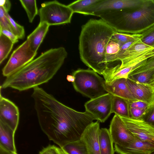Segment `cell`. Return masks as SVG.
I'll list each match as a JSON object with an SVG mask.
<instances>
[{
	"label": "cell",
	"instance_id": "obj_1",
	"mask_svg": "<svg viewBox=\"0 0 154 154\" xmlns=\"http://www.w3.org/2000/svg\"><path fill=\"white\" fill-rule=\"evenodd\" d=\"M31 97L42 131L60 147L80 139L96 120L86 111L79 112L65 105L38 86L33 88Z\"/></svg>",
	"mask_w": 154,
	"mask_h": 154
},
{
	"label": "cell",
	"instance_id": "obj_2",
	"mask_svg": "<svg viewBox=\"0 0 154 154\" xmlns=\"http://www.w3.org/2000/svg\"><path fill=\"white\" fill-rule=\"evenodd\" d=\"M67 55L63 47L50 49L6 77L1 87L22 91L46 83L59 70Z\"/></svg>",
	"mask_w": 154,
	"mask_h": 154
},
{
	"label": "cell",
	"instance_id": "obj_3",
	"mask_svg": "<svg viewBox=\"0 0 154 154\" xmlns=\"http://www.w3.org/2000/svg\"><path fill=\"white\" fill-rule=\"evenodd\" d=\"M116 32L101 19H91L82 26L79 38L80 58L87 66L102 75L109 67L105 61L106 46Z\"/></svg>",
	"mask_w": 154,
	"mask_h": 154
},
{
	"label": "cell",
	"instance_id": "obj_4",
	"mask_svg": "<svg viewBox=\"0 0 154 154\" xmlns=\"http://www.w3.org/2000/svg\"><path fill=\"white\" fill-rule=\"evenodd\" d=\"M116 32L141 34L154 26V0H143L138 7L132 9L95 13Z\"/></svg>",
	"mask_w": 154,
	"mask_h": 154
},
{
	"label": "cell",
	"instance_id": "obj_5",
	"mask_svg": "<svg viewBox=\"0 0 154 154\" xmlns=\"http://www.w3.org/2000/svg\"><path fill=\"white\" fill-rule=\"evenodd\" d=\"M72 75L75 78L72 83L75 90L91 99L108 93L104 87L105 80L94 70L79 69Z\"/></svg>",
	"mask_w": 154,
	"mask_h": 154
},
{
	"label": "cell",
	"instance_id": "obj_6",
	"mask_svg": "<svg viewBox=\"0 0 154 154\" xmlns=\"http://www.w3.org/2000/svg\"><path fill=\"white\" fill-rule=\"evenodd\" d=\"M38 13L39 23H46L49 26L70 23L74 14L67 5L56 0L42 3Z\"/></svg>",
	"mask_w": 154,
	"mask_h": 154
},
{
	"label": "cell",
	"instance_id": "obj_7",
	"mask_svg": "<svg viewBox=\"0 0 154 154\" xmlns=\"http://www.w3.org/2000/svg\"><path fill=\"white\" fill-rule=\"evenodd\" d=\"M37 53L31 47L29 41L27 39L11 54L2 69L3 75L7 77L11 75L33 60Z\"/></svg>",
	"mask_w": 154,
	"mask_h": 154
},
{
	"label": "cell",
	"instance_id": "obj_8",
	"mask_svg": "<svg viewBox=\"0 0 154 154\" xmlns=\"http://www.w3.org/2000/svg\"><path fill=\"white\" fill-rule=\"evenodd\" d=\"M113 97L108 93L91 99L85 104V111L92 115L96 120L104 122L112 113Z\"/></svg>",
	"mask_w": 154,
	"mask_h": 154
},
{
	"label": "cell",
	"instance_id": "obj_9",
	"mask_svg": "<svg viewBox=\"0 0 154 154\" xmlns=\"http://www.w3.org/2000/svg\"><path fill=\"white\" fill-rule=\"evenodd\" d=\"M109 130L113 143L115 145L125 147L135 140V136L117 114H115L112 119Z\"/></svg>",
	"mask_w": 154,
	"mask_h": 154
},
{
	"label": "cell",
	"instance_id": "obj_10",
	"mask_svg": "<svg viewBox=\"0 0 154 154\" xmlns=\"http://www.w3.org/2000/svg\"><path fill=\"white\" fill-rule=\"evenodd\" d=\"M127 128L142 141L154 144V127L142 119H135L119 116Z\"/></svg>",
	"mask_w": 154,
	"mask_h": 154
},
{
	"label": "cell",
	"instance_id": "obj_11",
	"mask_svg": "<svg viewBox=\"0 0 154 154\" xmlns=\"http://www.w3.org/2000/svg\"><path fill=\"white\" fill-rule=\"evenodd\" d=\"M143 0H100L88 9L85 15H93L99 12L115 11L137 8Z\"/></svg>",
	"mask_w": 154,
	"mask_h": 154
},
{
	"label": "cell",
	"instance_id": "obj_12",
	"mask_svg": "<svg viewBox=\"0 0 154 154\" xmlns=\"http://www.w3.org/2000/svg\"><path fill=\"white\" fill-rule=\"evenodd\" d=\"M19 111L17 106L9 100L0 97V121L15 132L19 122Z\"/></svg>",
	"mask_w": 154,
	"mask_h": 154
},
{
	"label": "cell",
	"instance_id": "obj_13",
	"mask_svg": "<svg viewBox=\"0 0 154 154\" xmlns=\"http://www.w3.org/2000/svg\"><path fill=\"white\" fill-rule=\"evenodd\" d=\"M99 122H93L84 131L81 139L85 143L88 154H100L99 136Z\"/></svg>",
	"mask_w": 154,
	"mask_h": 154
},
{
	"label": "cell",
	"instance_id": "obj_14",
	"mask_svg": "<svg viewBox=\"0 0 154 154\" xmlns=\"http://www.w3.org/2000/svg\"><path fill=\"white\" fill-rule=\"evenodd\" d=\"M127 79L120 78L109 82H104L107 92L113 96L125 99L128 101H136L126 84Z\"/></svg>",
	"mask_w": 154,
	"mask_h": 154
},
{
	"label": "cell",
	"instance_id": "obj_15",
	"mask_svg": "<svg viewBox=\"0 0 154 154\" xmlns=\"http://www.w3.org/2000/svg\"><path fill=\"white\" fill-rule=\"evenodd\" d=\"M126 82L133 97L136 100L146 102L149 105L154 102V94L146 84L137 83L128 78Z\"/></svg>",
	"mask_w": 154,
	"mask_h": 154
},
{
	"label": "cell",
	"instance_id": "obj_16",
	"mask_svg": "<svg viewBox=\"0 0 154 154\" xmlns=\"http://www.w3.org/2000/svg\"><path fill=\"white\" fill-rule=\"evenodd\" d=\"M135 137V141L127 146L115 144L116 152L119 154H148L154 150V144L142 141Z\"/></svg>",
	"mask_w": 154,
	"mask_h": 154
},
{
	"label": "cell",
	"instance_id": "obj_17",
	"mask_svg": "<svg viewBox=\"0 0 154 154\" xmlns=\"http://www.w3.org/2000/svg\"><path fill=\"white\" fill-rule=\"evenodd\" d=\"M15 131L0 121V146L8 151L17 152L14 136Z\"/></svg>",
	"mask_w": 154,
	"mask_h": 154
},
{
	"label": "cell",
	"instance_id": "obj_18",
	"mask_svg": "<svg viewBox=\"0 0 154 154\" xmlns=\"http://www.w3.org/2000/svg\"><path fill=\"white\" fill-rule=\"evenodd\" d=\"M49 26L46 23H39L35 29L27 37L33 50H37L48 31Z\"/></svg>",
	"mask_w": 154,
	"mask_h": 154
},
{
	"label": "cell",
	"instance_id": "obj_19",
	"mask_svg": "<svg viewBox=\"0 0 154 154\" xmlns=\"http://www.w3.org/2000/svg\"><path fill=\"white\" fill-rule=\"evenodd\" d=\"M152 47L142 42L140 38L135 41L128 49L117 58V61H122L133 57L150 49Z\"/></svg>",
	"mask_w": 154,
	"mask_h": 154
},
{
	"label": "cell",
	"instance_id": "obj_20",
	"mask_svg": "<svg viewBox=\"0 0 154 154\" xmlns=\"http://www.w3.org/2000/svg\"><path fill=\"white\" fill-rule=\"evenodd\" d=\"M100 154H114L113 142L109 131L106 128L100 129L99 136Z\"/></svg>",
	"mask_w": 154,
	"mask_h": 154
},
{
	"label": "cell",
	"instance_id": "obj_21",
	"mask_svg": "<svg viewBox=\"0 0 154 154\" xmlns=\"http://www.w3.org/2000/svg\"><path fill=\"white\" fill-rule=\"evenodd\" d=\"M112 113L124 117H130L128 100L113 96Z\"/></svg>",
	"mask_w": 154,
	"mask_h": 154
},
{
	"label": "cell",
	"instance_id": "obj_22",
	"mask_svg": "<svg viewBox=\"0 0 154 154\" xmlns=\"http://www.w3.org/2000/svg\"><path fill=\"white\" fill-rule=\"evenodd\" d=\"M60 148L64 154H88L85 144L81 139L69 143Z\"/></svg>",
	"mask_w": 154,
	"mask_h": 154
},
{
	"label": "cell",
	"instance_id": "obj_23",
	"mask_svg": "<svg viewBox=\"0 0 154 154\" xmlns=\"http://www.w3.org/2000/svg\"><path fill=\"white\" fill-rule=\"evenodd\" d=\"M100 0H79L68 5L74 13L84 14L90 8L99 2Z\"/></svg>",
	"mask_w": 154,
	"mask_h": 154
},
{
	"label": "cell",
	"instance_id": "obj_24",
	"mask_svg": "<svg viewBox=\"0 0 154 154\" xmlns=\"http://www.w3.org/2000/svg\"><path fill=\"white\" fill-rule=\"evenodd\" d=\"M120 46L118 43L111 38L107 44L105 51V61L109 68L110 64L116 61Z\"/></svg>",
	"mask_w": 154,
	"mask_h": 154
},
{
	"label": "cell",
	"instance_id": "obj_25",
	"mask_svg": "<svg viewBox=\"0 0 154 154\" xmlns=\"http://www.w3.org/2000/svg\"><path fill=\"white\" fill-rule=\"evenodd\" d=\"M14 44L8 38L0 33V64L7 58Z\"/></svg>",
	"mask_w": 154,
	"mask_h": 154
},
{
	"label": "cell",
	"instance_id": "obj_26",
	"mask_svg": "<svg viewBox=\"0 0 154 154\" xmlns=\"http://www.w3.org/2000/svg\"><path fill=\"white\" fill-rule=\"evenodd\" d=\"M20 2L26 13L29 22L32 23L38 13L36 1L20 0Z\"/></svg>",
	"mask_w": 154,
	"mask_h": 154
},
{
	"label": "cell",
	"instance_id": "obj_27",
	"mask_svg": "<svg viewBox=\"0 0 154 154\" xmlns=\"http://www.w3.org/2000/svg\"><path fill=\"white\" fill-rule=\"evenodd\" d=\"M141 37V34H128L115 32L112 35L111 39L116 41L121 46L128 42L136 40Z\"/></svg>",
	"mask_w": 154,
	"mask_h": 154
},
{
	"label": "cell",
	"instance_id": "obj_28",
	"mask_svg": "<svg viewBox=\"0 0 154 154\" xmlns=\"http://www.w3.org/2000/svg\"><path fill=\"white\" fill-rule=\"evenodd\" d=\"M154 72V69L147 71L129 75L128 78L135 82L140 84H147Z\"/></svg>",
	"mask_w": 154,
	"mask_h": 154
},
{
	"label": "cell",
	"instance_id": "obj_29",
	"mask_svg": "<svg viewBox=\"0 0 154 154\" xmlns=\"http://www.w3.org/2000/svg\"><path fill=\"white\" fill-rule=\"evenodd\" d=\"M140 40L143 43L152 47L154 45V26L141 33Z\"/></svg>",
	"mask_w": 154,
	"mask_h": 154
},
{
	"label": "cell",
	"instance_id": "obj_30",
	"mask_svg": "<svg viewBox=\"0 0 154 154\" xmlns=\"http://www.w3.org/2000/svg\"><path fill=\"white\" fill-rule=\"evenodd\" d=\"M0 28L7 29L15 34L6 12L1 6H0Z\"/></svg>",
	"mask_w": 154,
	"mask_h": 154
},
{
	"label": "cell",
	"instance_id": "obj_31",
	"mask_svg": "<svg viewBox=\"0 0 154 154\" xmlns=\"http://www.w3.org/2000/svg\"><path fill=\"white\" fill-rule=\"evenodd\" d=\"M154 69V55L146 60L139 67L132 71L129 75H131Z\"/></svg>",
	"mask_w": 154,
	"mask_h": 154
},
{
	"label": "cell",
	"instance_id": "obj_32",
	"mask_svg": "<svg viewBox=\"0 0 154 154\" xmlns=\"http://www.w3.org/2000/svg\"><path fill=\"white\" fill-rule=\"evenodd\" d=\"M6 14L15 34L18 37L19 39H23L25 36V32L23 26L17 23L11 17L8 13L6 12Z\"/></svg>",
	"mask_w": 154,
	"mask_h": 154
},
{
	"label": "cell",
	"instance_id": "obj_33",
	"mask_svg": "<svg viewBox=\"0 0 154 154\" xmlns=\"http://www.w3.org/2000/svg\"><path fill=\"white\" fill-rule=\"evenodd\" d=\"M154 127V104L149 105L142 119Z\"/></svg>",
	"mask_w": 154,
	"mask_h": 154
},
{
	"label": "cell",
	"instance_id": "obj_34",
	"mask_svg": "<svg viewBox=\"0 0 154 154\" xmlns=\"http://www.w3.org/2000/svg\"><path fill=\"white\" fill-rule=\"evenodd\" d=\"M39 154H64L60 148L54 145H49L44 148Z\"/></svg>",
	"mask_w": 154,
	"mask_h": 154
},
{
	"label": "cell",
	"instance_id": "obj_35",
	"mask_svg": "<svg viewBox=\"0 0 154 154\" xmlns=\"http://www.w3.org/2000/svg\"><path fill=\"white\" fill-rule=\"evenodd\" d=\"M146 109H141L129 107L130 117L135 119H142L146 113Z\"/></svg>",
	"mask_w": 154,
	"mask_h": 154
},
{
	"label": "cell",
	"instance_id": "obj_36",
	"mask_svg": "<svg viewBox=\"0 0 154 154\" xmlns=\"http://www.w3.org/2000/svg\"><path fill=\"white\" fill-rule=\"evenodd\" d=\"M129 107L141 109H146L149 106L147 103L140 100L128 101Z\"/></svg>",
	"mask_w": 154,
	"mask_h": 154
},
{
	"label": "cell",
	"instance_id": "obj_37",
	"mask_svg": "<svg viewBox=\"0 0 154 154\" xmlns=\"http://www.w3.org/2000/svg\"><path fill=\"white\" fill-rule=\"evenodd\" d=\"M0 33L6 36L10 39L14 44L17 42L19 38L18 37L12 32L7 29H0Z\"/></svg>",
	"mask_w": 154,
	"mask_h": 154
},
{
	"label": "cell",
	"instance_id": "obj_38",
	"mask_svg": "<svg viewBox=\"0 0 154 154\" xmlns=\"http://www.w3.org/2000/svg\"><path fill=\"white\" fill-rule=\"evenodd\" d=\"M0 6L2 7L6 12L8 13L11 8V3L8 0H1Z\"/></svg>",
	"mask_w": 154,
	"mask_h": 154
},
{
	"label": "cell",
	"instance_id": "obj_39",
	"mask_svg": "<svg viewBox=\"0 0 154 154\" xmlns=\"http://www.w3.org/2000/svg\"><path fill=\"white\" fill-rule=\"evenodd\" d=\"M146 85L151 89L154 94V72L151 77L149 82L148 84Z\"/></svg>",
	"mask_w": 154,
	"mask_h": 154
},
{
	"label": "cell",
	"instance_id": "obj_40",
	"mask_svg": "<svg viewBox=\"0 0 154 154\" xmlns=\"http://www.w3.org/2000/svg\"><path fill=\"white\" fill-rule=\"evenodd\" d=\"M0 154H17V152H11L0 146Z\"/></svg>",
	"mask_w": 154,
	"mask_h": 154
},
{
	"label": "cell",
	"instance_id": "obj_41",
	"mask_svg": "<svg viewBox=\"0 0 154 154\" xmlns=\"http://www.w3.org/2000/svg\"><path fill=\"white\" fill-rule=\"evenodd\" d=\"M67 79L70 82H73L75 80V78L74 76L72 75H67Z\"/></svg>",
	"mask_w": 154,
	"mask_h": 154
},
{
	"label": "cell",
	"instance_id": "obj_42",
	"mask_svg": "<svg viewBox=\"0 0 154 154\" xmlns=\"http://www.w3.org/2000/svg\"><path fill=\"white\" fill-rule=\"evenodd\" d=\"M148 154H154V150Z\"/></svg>",
	"mask_w": 154,
	"mask_h": 154
},
{
	"label": "cell",
	"instance_id": "obj_43",
	"mask_svg": "<svg viewBox=\"0 0 154 154\" xmlns=\"http://www.w3.org/2000/svg\"><path fill=\"white\" fill-rule=\"evenodd\" d=\"M152 47L154 48V45L152 46Z\"/></svg>",
	"mask_w": 154,
	"mask_h": 154
},
{
	"label": "cell",
	"instance_id": "obj_44",
	"mask_svg": "<svg viewBox=\"0 0 154 154\" xmlns=\"http://www.w3.org/2000/svg\"><path fill=\"white\" fill-rule=\"evenodd\" d=\"M153 103L154 104V102Z\"/></svg>",
	"mask_w": 154,
	"mask_h": 154
}]
</instances>
